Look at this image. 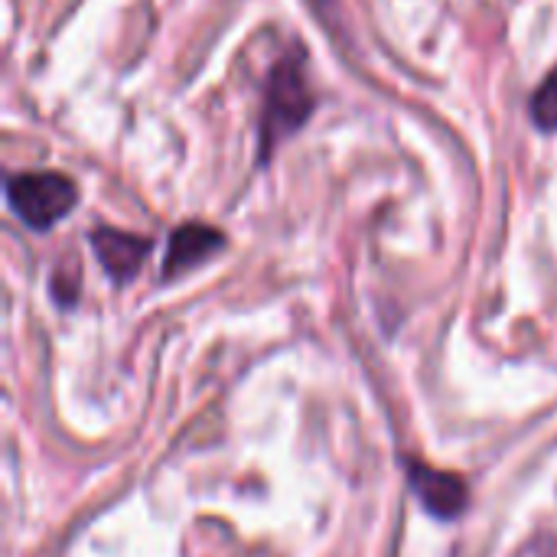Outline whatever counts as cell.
<instances>
[{
    "label": "cell",
    "mask_w": 557,
    "mask_h": 557,
    "mask_svg": "<svg viewBox=\"0 0 557 557\" xmlns=\"http://www.w3.org/2000/svg\"><path fill=\"white\" fill-rule=\"evenodd\" d=\"M317 111V98L307 78V52L294 42V49L268 69L261 91V117H258V166H268L281 144H287Z\"/></svg>",
    "instance_id": "obj_1"
},
{
    "label": "cell",
    "mask_w": 557,
    "mask_h": 557,
    "mask_svg": "<svg viewBox=\"0 0 557 557\" xmlns=\"http://www.w3.org/2000/svg\"><path fill=\"white\" fill-rule=\"evenodd\" d=\"M225 245H228V238H225L222 228L206 225V222H183V225H176V228L170 232L160 277H163V281H173V277H180V274H189V271H196L199 264H206L209 258L222 255Z\"/></svg>",
    "instance_id": "obj_3"
},
{
    "label": "cell",
    "mask_w": 557,
    "mask_h": 557,
    "mask_svg": "<svg viewBox=\"0 0 557 557\" xmlns=\"http://www.w3.org/2000/svg\"><path fill=\"white\" fill-rule=\"evenodd\" d=\"M408 480L414 496L434 519H457L467 509L470 493L457 473H444L428 463H408Z\"/></svg>",
    "instance_id": "obj_5"
},
{
    "label": "cell",
    "mask_w": 557,
    "mask_h": 557,
    "mask_svg": "<svg viewBox=\"0 0 557 557\" xmlns=\"http://www.w3.org/2000/svg\"><path fill=\"white\" fill-rule=\"evenodd\" d=\"M91 242V251L98 258V264L104 268V274L114 281V284H127L140 274L147 255L153 251V242L144 238V235H134V232H124V228H95L88 235Z\"/></svg>",
    "instance_id": "obj_4"
},
{
    "label": "cell",
    "mask_w": 557,
    "mask_h": 557,
    "mask_svg": "<svg viewBox=\"0 0 557 557\" xmlns=\"http://www.w3.org/2000/svg\"><path fill=\"white\" fill-rule=\"evenodd\" d=\"M529 114H532L539 131H548V134L557 131V65L545 75V82L535 88Z\"/></svg>",
    "instance_id": "obj_6"
},
{
    "label": "cell",
    "mask_w": 557,
    "mask_h": 557,
    "mask_svg": "<svg viewBox=\"0 0 557 557\" xmlns=\"http://www.w3.org/2000/svg\"><path fill=\"white\" fill-rule=\"evenodd\" d=\"M52 297L62 304V307H72L75 297H78V274L75 271H59L52 277Z\"/></svg>",
    "instance_id": "obj_7"
},
{
    "label": "cell",
    "mask_w": 557,
    "mask_h": 557,
    "mask_svg": "<svg viewBox=\"0 0 557 557\" xmlns=\"http://www.w3.org/2000/svg\"><path fill=\"white\" fill-rule=\"evenodd\" d=\"M10 212L29 228V232H49L55 228L78 202V186L72 176L59 170H29L7 176L3 186Z\"/></svg>",
    "instance_id": "obj_2"
}]
</instances>
